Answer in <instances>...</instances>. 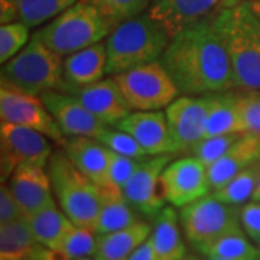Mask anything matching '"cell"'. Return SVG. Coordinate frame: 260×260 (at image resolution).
Masks as SVG:
<instances>
[{
    "label": "cell",
    "mask_w": 260,
    "mask_h": 260,
    "mask_svg": "<svg viewBox=\"0 0 260 260\" xmlns=\"http://www.w3.org/2000/svg\"><path fill=\"white\" fill-rule=\"evenodd\" d=\"M240 223L247 237L257 244L260 243V201H251L242 205Z\"/></svg>",
    "instance_id": "74e56055"
},
{
    "label": "cell",
    "mask_w": 260,
    "mask_h": 260,
    "mask_svg": "<svg viewBox=\"0 0 260 260\" xmlns=\"http://www.w3.org/2000/svg\"><path fill=\"white\" fill-rule=\"evenodd\" d=\"M174 155H156L140 159L133 175L123 186V195L132 207L148 218H156L165 208V195L160 185V175Z\"/></svg>",
    "instance_id": "7c38bea8"
},
{
    "label": "cell",
    "mask_w": 260,
    "mask_h": 260,
    "mask_svg": "<svg viewBox=\"0 0 260 260\" xmlns=\"http://www.w3.org/2000/svg\"><path fill=\"white\" fill-rule=\"evenodd\" d=\"M239 104H240L244 132L260 135V91L240 90Z\"/></svg>",
    "instance_id": "8d00e7d4"
},
{
    "label": "cell",
    "mask_w": 260,
    "mask_h": 260,
    "mask_svg": "<svg viewBox=\"0 0 260 260\" xmlns=\"http://www.w3.org/2000/svg\"><path fill=\"white\" fill-rule=\"evenodd\" d=\"M0 117L5 123L38 130L51 140L62 143L65 139L41 95L25 93L6 84L0 87Z\"/></svg>",
    "instance_id": "30bf717a"
},
{
    "label": "cell",
    "mask_w": 260,
    "mask_h": 260,
    "mask_svg": "<svg viewBox=\"0 0 260 260\" xmlns=\"http://www.w3.org/2000/svg\"><path fill=\"white\" fill-rule=\"evenodd\" d=\"M49 138L30 127L2 121L0 124V174L2 182L8 181L22 165L48 167L52 155Z\"/></svg>",
    "instance_id": "9c48e42d"
},
{
    "label": "cell",
    "mask_w": 260,
    "mask_h": 260,
    "mask_svg": "<svg viewBox=\"0 0 260 260\" xmlns=\"http://www.w3.org/2000/svg\"><path fill=\"white\" fill-rule=\"evenodd\" d=\"M251 8L254 10V13L257 15V18L260 19V2H250Z\"/></svg>",
    "instance_id": "f6af8a7d"
},
{
    "label": "cell",
    "mask_w": 260,
    "mask_h": 260,
    "mask_svg": "<svg viewBox=\"0 0 260 260\" xmlns=\"http://www.w3.org/2000/svg\"><path fill=\"white\" fill-rule=\"evenodd\" d=\"M37 246L26 217L0 224V260H26Z\"/></svg>",
    "instance_id": "4316f807"
},
{
    "label": "cell",
    "mask_w": 260,
    "mask_h": 260,
    "mask_svg": "<svg viewBox=\"0 0 260 260\" xmlns=\"http://www.w3.org/2000/svg\"><path fill=\"white\" fill-rule=\"evenodd\" d=\"M41 99L67 138L88 136L97 139L107 127V124L93 116L73 94L51 90L42 94Z\"/></svg>",
    "instance_id": "e0dca14e"
},
{
    "label": "cell",
    "mask_w": 260,
    "mask_h": 260,
    "mask_svg": "<svg viewBox=\"0 0 260 260\" xmlns=\"http://www.w3.org/2000/svg\"><path fill=\"white\" fill-rule=\"evenodd\" d=\"M223 9L220 0H150L148 15L171 38L214 18Z\"/></svg>",
    "instance_id": "5bb4252c"
},
{
    "label": "cell",
    "mask_w": 260,
    "mask_h": 260,
    "mask_svg": "<svg viewBox=\"0 0 260 260\" xmlns=\"http://www.w3.org/2000/svg\"><path fill=\"white\" fill-rule=\"evenodd\" d=\"M214 18L171 38L160 58L181 95H208L237 88Z\"/></svg>",
    "instance_id": "6da1fadb"
},
{
    "label": "cell",
    "mask_w": 260,
    "mask_h": 260,
    "mask_svg": "<svg viewBox=\"0 0 260 260\" xmlns=\"http://www.w3.org/2000/svg\"><path fill=\"white\" fill-rule=\"evenodd\" d=\"M181 260H201V259H198L197 256H192V254H185V257H182Z\"/></svg>",
    "instance_id": "bcb514c9"
},
{
    "label": "cell",
    "mask_w": 260,
    "mask_h": 260,
    "mask_svg": "<svg viewBox=\"0 0 260 260\" xmlns=\"http://www.w3.org/2000/svg\"><path fill=\"white\" fill-rule=\"evenodd\" d=\"M97 140H100L106 148L110 149L114 153H119L127 158L143 159L149 156L132 135L116 127L107 126L106 130L97 138Z\"/></svg>",
    "instance_id": "836d02e7"
},
{
    "label": "cell",
    "mask_w": 260,
    "mask_h": 260,
    "mask_svg": "<svg viewBox=\"0 0 260 260\" xmlns=\"http://www.w3.org/2000/svg\"><path fill=\"white\" fill-rule=\"evenodd\" d=\"M205 260H244V259H225V257H205Z\"/></svg>",
    "instance_id": "7dc6e473"
},
{
    "label": "cell",
    "mask_w": 260,
    "mask_h": 260,
    "mask_svg": "<svg viewBox=\"0 0 260 260\" xmlns=\"http://www.w3.org/2000/svg\"><path fill=\"white\" fill-rule=\"evenodd\" d=\"M152 227L139 221L127 229L97 236L95 260H130L133 251L149 239Z\"/></svg>",
    "instance_id": "cb8c5ba5"
},
{
    "label": "cell",
    "mask_w": 260,
    "mask_h": 260,
    "mask_svg": "<svg viewBox=\"0 0 260 260\" xmlns=\"http://www.w3.org/2000/svg\"><path fill=\"white\" fill-rule=\"evenodd\" d=\"M26 218L38 244L52 250L61 246L65 236L75 225L56 204L49 205Z\"/></svg>",
    "instance_id": "484cf974"
},
{
    "label": "cell",
    "mask_w": 260,
    "mask_h": 260,
    "mask_svg": "<svg viewBox=\"0 0 260 260\" xmlns=\"http://www.w3.org/2000/svg\"><path fill=\"white\" fill-rule=\"evenodd\" d=\"M130 260H159L156 253L152 247L150 240H146L145 243H142L136 250L133 251V254L130 256Z\"/></svg>",
    "instance_id": "b9f144b4"
},
{
    "label": "cell",
    "mask_w": 260,
    "mask_h": 260,
    "mask_svg": "<svg viewBox=\"0 0 260 260\" xmlns=\"http://www.w3.org/2000/svg\"><path fill=\"white\" fill-rule=\"evenodd\" d=\"M197 250L205 257H225V259H259V249H256L247 239V234L232 233L225 234L213 242L197 247Z\"/></svg>",
    "instance_id": "83f0119b"
},
{
    "label": "cell",
    "mask_w": 260,
    "mask_h": 260,
    "mask_svg": "<svg viewBox=\"0 0 260 260\" xmlns=\"http://www.w3.org/2000/svg\"><path fill=\"white\" fill-rule=\"evenodd\" d=\"M80 0H16L18 20L29 28L41 26L59 16Z\"/></svg>",
    "instance_id": "f1b7e54d"
},
{
    "label": "cell",
    "mask_w": 260,
    "mask_h": 260,
    "mask_svg": "<svg viewBox=\"0 0 260 260\" xmlns=\"http://www.w3.org/2000/svg\"><path fill=\"white\" fill-rule=\"evenodd\" d=\"M112 77L133 112L162 110L181 95L160 59Z\"/></svg>",
    "instance_id": "52a82bcc"
},
{
    "label": "cell",
    "mask_w": 260,
    "mask_h": 260,
    "mask_svg": "<svg viewBox=\"0 0 260 260\" xmlns=\"http://www.w3.org/2000/svg\"><path fill=\"white\" fill-rule=\"evenodd\" d=\"M113 127L132 135L149 156L177 155L178 148L171 135L165 113L130 112Z\"/></svg>",
    "instance_id": "9a60e30c"
},
{
    "label": "cell",
    "mask_w": 260,
    "mask_h": 260,
    "mask_svg": "<svg viewBox=\"0 0 260 260\" xmlns=\"http://www.w3.org/2000/svg\"><path fill=\"white\" fill-rule=\"evenodd\" d=\"M8 185L25 217L55 204L51 178L45 167L22 165L16 168L8 179Z\"/></svg>",
    "instance_id": "ac0fdd59"
},
{
    "label": "cell",
    "mask_w": 260,
    "mask_h": 260,
    "mask_svg": "<svg viewBox=\"0 0 260 260\" xmlns=\"http://www.w3.org/2000/svg\"><path fill=\"white\" fill-rule=\"evenodd\" d=\"M260 162L253 164L249 168L243 169L234 178H232L223 188L218 191H214L213 194L225 204L240 207L244 205L249 200L253 198L256 184H257V177H259Z\"/></svg>",
    "instance_id": "f546056e"
},
{
    "label": "cell",
    "mask_w": 260,
    "mask_h": 260,
    "mask_svg": "<svg viewBox=\"0 0 260 260\" xmlns=\"http://www.w3.org/2000/svg\"><path fill=\"white\" fill-rule=\"evenodd\" d=\"M259 259H260V243H259Z\"/></svg>",
    "instance_id": "681fc988"
},
{
    "label": "cell",
    "mask_w": 260,
    "mask_h": 260,
    "mask_svg": "<svg viewBox=\"0 0 260 260\" xmlns=\"http://www.w3.org/2000/svg\"><path fill=\"white\" fill-rule=\"evenodd\" d=\"M64 152L80 172L99 186L107 185L110 150L100 140L88 136H70L62 142Z\"/></svg>",
    "instance_id": "ffe728a7"
},
{
    "label": "cell",
    "mask_w": 260,
    "mask_h": 260,
    "mask_svg": "<svg viewBox=\"0 0 260 260\" xmlns=\"http://www.w3.org/2000/svg\"><path fill=\"white\" fill-rule=\"evenodd\" d=\"M214 23L230 58L236 87L260 91V19L250 2L223 8Z\"/></svg>",
    "instance_id": "7a4b0ae2"
},
{
    "label": "cell",
    "mask_w": 260,
    "mask_h": 260,
    "mask_svg": "<svg viewBox=\"0 0 260 260\" xmlns=\"http://www.w3.org/2000/svg\"><path fill=\"white\" fill-rule=\"evenodd\" d=\"M18 260H23V259H18Z\"/></svg>",
    "instance_id": "f907efd6"
},
{
    "label": "cell",
    "mask_w": 260,
    "mask_h": 260,
    "mask_svg": "<svg viewBox=\"0 0 260 260\" xmlns=\"http://www.w3.org/2000/svg\"><path fill=\"white\" fill-rule=\"evenodd\" d=\"M78 260H95V259H91V257H83V259H78Z\"/></svg>",
    "instance_id": "c3c4849f"
},
{
    "label": "cell",
    "mask_w": 260,
    "mask_h": 260,
    "mask_svg": "<svg viewBox=\"0 0 260 260\" xmlns=\"http://www.w3.org/2000/svg\"><path fill=\"white\" fill-rule=\"evenodd\" d=\"M102 191L103 204L93 227L97 236L123 230L142 221L139 213L126 200L121 189L102 186Z\"/></svg>",
    "instance_id": "603a6c76"
},
{
    "label": "cell",
    "mask_w": 260,
    "mask_h": 260,
    "mask_svg": "<svg viewBox=\"0 0 260 260\" xmlns=\"http://www.w3.org/2000/svg\"><path fill=\"white\" fill-rule=\"evenodd\" d=\"M47 169L59 208L75 225L93 230L103 204L102 186L80 172L64 150L52 152Z\"/></svg>",
    "instance_id": "277c9868"
},
{
    "label": "cell",
    "mask_w": 260,
    "mask_h": 260,
    "mask_svg": "<svg viewBox=\"0 0 260 260\" xmlns=\"http://www.w3.org/2000/svg\"><path fill=\"white\" fill-rule=\"evenodd\" d=\"M99 10L110 26L116 28L120 23L142 15L149 8L150 0H81Z\"/></svg>",
    "instance_id": "4dcf8cb0"
},
{
    "label": "cell",
    "mask_w": 260,
    "mask_h": 260,
    "mask_svg": "<svg viewBox=\"0 0 260 260\" xmlns=\"http://www.w3.org/2000/svg\"><path fill=\"white\" fill-rule=\"evenodd\" d=\"M179 217L174 207H165L155 218L149 240L159 260H181L186 247L179 230Z\"/></svg>",
    "instance_id": "d4e9b609"
},
{
    "label": "cell",
    "mask_w": 260,
    "mask_h": 260,
    "mask_svg": "<svg viewBox=\"0 0 260 260\" xmlns=\"http://www.w3.org/2000/svg\"><path fill=\"white\" fill-rule=\"evenodd\" d=\"M257 162H260V135L244 132L221 158L208 167L211 192L218 191L243 169Z\"/></svg>",
    "instance_id": "d6986e66"
},
{
    "label": "cell",
    "mask_w": 260,
    "mask_h": 260,
    "mask_svg": "<svg viewBox=\"0 0 260 260\" xmlns=\"http://www.w3.org/2000/svg\"><path fill=\"white\" fill-rule=\"evenodd\" d=\"M112 32L110 23L85 2H77L59 16L37 30L34 37L61 56L104 41Z\"/></svg>",
    "instance_id": "5b68a950"
},
{
    "label": "cell",
    "mask_w": 260,
    "mask_h": 260,
    "mask_svg": "<svg viewBox=\"0 0 260 260\" xmlns=\"http://www.w3.org/2000/svg\"><path fill=\"white\" fill-rule=\"evenodd\" d=\"M29 26L22 22H10L0 26V62L6 64L29 42Z\"/></svg>",
    "instance_id": "d6a6232c"
},
{
    "label": "cell",
    "mask_w": 260,
    "mask_h": 260,
    "mask_svg": "<svg viewBox=\"0 0 260 260\" xmlns=\"http://www.w3.org/2000/svg\"><path fill=\"white\" fill-rule=\"evenodd\" d=\"M97 247V234L91 229L74 225L65 236L61 246L55 249L64 253L70 260H78L83 257H94Z\"/></svg>",
    "instance_id": "1f68e13d"
},
{
    "label": "cell",
    "mask_w": 260,
    "mask_h": 260,
    "mask_svg": "<svg viewBox=\"0 0 260 260\" xmlns=\"http://www.w3.org/2000/svg\"><path fill=\"white\" fill-rule=\"evenodd\" d=\"M244 133V132H243ZM242 133H230V135H220L201 139L194 148L191 149V155L198 158L204 165L211 167L224 153L232 148L233 143L240 138Z\"/></svg>",
    "instance_id": "e575fe53"
},
{
    "label": "cell",
    "mask_w": 260,
    "mask_h": 260,
    "mask_svg": "<svg viewBox=\"0 0 260 260\" xmlns=\"http://www.w3.org/2000/svg\"><path fill=\"white\" fill-rule=\"evenodd\" d=\"M208 107L210 94L179 95L167 107L165 116L178 153H189L200 140L204 139Z\"/></svg>",
    "instance_id": "4fadbf2b"
},
{
    "label": "cell",
    "mask_w": 260,
    "mask_h": 260,
    "mask_svg": "<svg viewBox=\"0 0 260 260\" xmlns=\"http://www.w3.org/2000/svg\"><path fill=\"white\" fill-rule=\"evenodd\" d=\"M18 20L16 0H0V23H10Z\"/></svg>",
    "instance_id": "60d3db41"
},
{
    "label": "cell",
    "mask_w": 260,
    "mask_h": 260,
    "mask_svg": "<svg viewBox=\"0 0 260 260\" xmlns=\"http://www.w3.org/2000/svg\"><path fill=\"white\" fill-rule=\"evenodd\" d=\"M167 203L182 208L211 192L208 167L192 155L171 160L160 175Z\"/></svg>",
    "instance_id": "8fae6325"
},
{
    "label": "cell",
    "mask_w": 260,
    "mask_h": 260,
    "mask_svg": "<svg viewBox=\"0 0 260 260\" xmlns=\"http://www.w3.org/2000/svg\"><path fill=\"white\" fill-rule=\"evenodd\" d=\"M243 132L244 124L239 104V91L230 90L224 93L210 94L204 138Z\"/></svg>",
    "instance_id": "7402d4cb"
},
{
    "label": "cell",
    "mask_w": 260,
    "mask_h": 260,
    "mask_svg": "<svg viewBox=\"0 0 260 260\" xmlns=\"http://www.w3.org/2000/svg\"><path fill=\"white\" fill-rule=\"evenodd\" d=\"M106 74L107 51L104 41L65 56L64 85L84 87L100 81Z\"/></svg>",
    "instance_id": "44dd1931"
},
{
    "label": "cell",
    "mask_w": 260,
    "mask_h": 260,
    "mask_svg": "<svg viewBox=\"0 0 260 260\" xmlns=\"http://www.w3.org/2000/svg\"><path fill=\"white\" fill-rule=\"evenodd\" d=\"M179 221L186 240L195 249L225 234L244 232L240 208L220 201L213 192L182 207Z\"/></svg>",
    "instance_id": "ba28073f"
},
{
    "label": "cell",
    "mask_w": 260,
    "mask_h": 260,
    "mask_svg": "<svg viewBox=\"0 0 260 260\" xmlns=\"http://www.w3.org/2000/svg\"><path fill=\"white\" fill-rule=\"evenodd\" d=\"M26 260H70L62 251L47 249L41 244H38L34 251L29 254Z\"/></svg>",
    "instance_id": "ab89813d"
},
{
    "label": "cell",
    "mask_w": 260,
    "mask_h": 260,
    "mask_svg": "<svg viewBox=\"0 0 260 260\" xmlns=\"http://www.w3.org/2000/svg\"><path fill=\"white\" fill-rule=\"evenodd\" d=\"M251 201H260V169H259V177H257V184H256V189Z\"/></svg>",
    "instance_id": "ee69618b"
},
{
    "label": "cell",
    "mask_w": 260,
    "mask_h": 260,
    "mask_svg": "<svg viewBox=\"0 0 260 260\" xmlns=\"http://www.w3.org/2000/svg\"><path fill=\"white\" fill-rule=\"evenodd\" d=\"M171 37L156 20L143 12L112 29L104 39L107 74L117 75L132 68L159 61Z\"/></svg>",
    "instance_id": "3957f363"
},
{
    "label": "cell",
    "mask_w": 260,
    "mask_h": 260,
    "mask_svg": "<svg viewBox=\"0 0 260 260\" xmlns=\"http://www.w3.org/2000/svg\"><path fill=\"white\" fill-rule=\"evenodd\" d=\"M110 150V149H109ZM140 159H132L123 156L119 153H114L110 150V162H109V171H107V185L123 189L126 182L133 175L135 169L139 165Z\"/></svg>",
    "instance_id": "d590c367"
},
{
    "label": "cell",
    "mask_w": 260,
    "mask_h": 260,
    "mask_svg": "<svg viewBox=\"0 0 260 260\" xmlns=\"http://www.w3.org/2000/svg\"><path fill=\"white\" fill-rule=\"evenodd\" d=\"M223 8H234L240 3H247V2H260V0H220Z\"/></svg>",
    "instance_id": "7bdbcfd3"
},
{
    "label": "cell",
    "mask_w": 260,
    "mask_h": 260,
    "mask_svg": "<svg viewBox=\"0 0 260 260\" xmlns=\"http://www.w3.org/2000/svg\"><path fill=\"white\" fill-rule=\"evenodd\" d=\"M25 217V214L22 211L18 200L15 198L13 192L10 191L8 184L2 182L0 188V224L10 223L15 221L18 218Z\"/></svg>",
    "instance_id": "f35d334b"
},
{
    "label": "cell",
    "mask_w": 260,
    "mask_h": 260,
    "mask_svg": "<svg viewBox=\"0 0 260 260\" xmlns=\"http://www.w3.org/2000/svg\"><path fill=\"white\" fill-rule=\"evenodd\" d=\"M2 84L25 93L42 95L64 87L62 56L32 37L28 45L2 67Z\"/></svg>",
    "instance_id": "8992f818"
},
{
    "label": "cell",
    "mask_w": 260,
    "mask_h": 260,
    "mask_svg": "<svg viewBox=\"0 0 260 260\" xmlns=\"http://www.w3.org/2000/svg\"><path fill=\"white\" fill-rule=\"evenodd\" d=\"M61 91L73 94L88 112L107 126L117 124L132 112L113 77L84 87L64 85Z\"/></svg>",
    "instance_id": "2e32d148"
}]
</instances>
